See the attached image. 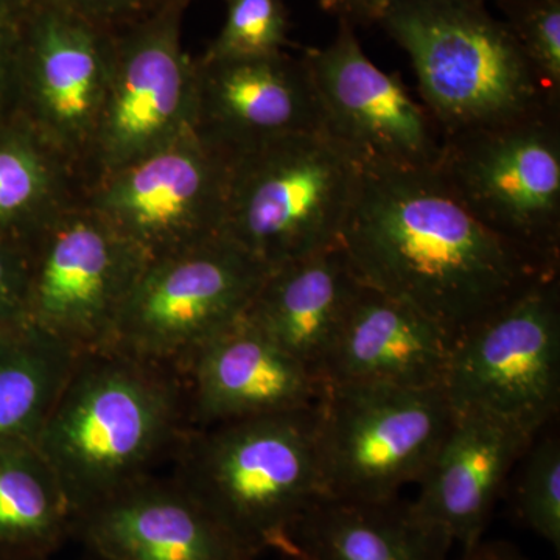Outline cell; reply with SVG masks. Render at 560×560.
<instances>
[{"label": "cell", "mask_w": 560, "mask_h": 560, "mask_svg": "<svg viewBox=\"0 0 560 560\" xmlns=\"http://www.w3.org/2000/svg\"><path fill=\"white\" fill-rule=\"evenodd\" d=\"M341 246L364 285L458 337L559 264L534 256L459 201L436 167H361Z\"/></svg>", "instance_id": "obj_1"}, {"label": "cell", "mask_w": 560, "mask_h": 560, "mask_svg": "<svg viewBox=\"0 0 560 560\" xmlns=\"http://www.w3.org/2000/svg\"><path fill=\"white\" fill-rule=\"evenodd\" d=\"M172 368L105 348L77 353L35 438L77 517L153 475L190 433Z\"/></svg>", "instance_id": "obj_2"}, {"label": "cell", "mask_w": 560, "mask_h": 560, "mask_svg": "<svg viewBox=\"0 0 560 560\" xmlns=\"http://www.w3.org/2000/svg\"><path fill=\"white\" fill-rule=\"evenodd\" d=\"M318 404L191 429L175 455L173 480L257 558L282 551L302 515L326 499Z\"/></svg>", "instance_id": "obj_3"}, {"label": "cell", "mask_w": 560, "mask_h": 560, "mask_svg": "<svg viewBox=\"0 0 560 560\" xmlns=\"http://www.w3.org/2000/svg\"><path fill=\"white\" fill-rule=\"evenodd\" d=\"M377 24L410 57L442 138L559 108L485 0H394Z\"/></svg>", "instance_id": "obj_4"}, {"label": "cell", "mask_w": 560, "mask_h": 560, "mask_svg": "<svg viewBox=\"0 0 560 560\" xmlns=\"http://www.w3.org/2000/svg\"><path fill=\"white\" fill-rule=\"evenodd\" d=\"M361 165L324 131L231 158L223 237L271 270L341 245Z\"/></svg>", "instance_id": "obj_5"}, {"label": "cell", "mask_w": 560, "mask_h": 560, "mask_svg": "<svg viewBox=\"0 0 560 560\" xmlns=\"http://www.w3.org/2000/svg\"><path fill=\"white\" fill-rule=\"evenodd\" d=\"M455 416L444 388L326 383L316 407L326 499H397L422 478Z\"/></svg>", "instance_id": "obj_6"}, {"label": "cell", "mask_w": 560, "mask_h": 560, "mask_svg": "<svg viewBox=\"0 0 560 560\" xmlns=\"http://www.w3.org/2000/svg\"><path fill=\"white\" fill-rule=\"evenodd\" d=\"M442 388L455 411L485 412L539 434L560 408L559 275L460 331Z\"/></svg>", "instance_id": "obj_7"}, {"label": "cell", "mask_w": 560, "mask_h": 560, "mask_svg": "<svg viewBox=\"0 0 560 560\" xmlns=\"http://www.w3.org/2000/svg\"><path fill=\"white\" fill-rule=\"evenodd\" d=\"M436 171L490 231L559 264V108L445 136Z\"/></svg>", "instance_id": "obj_8"}, {"label": "cell", "mask_w": 560, "mask_h": 560, "mask_svg": "<svg viewBox=\"0 0 560 560\" xmlns=\"http://www.w3.org/2000/svg\"><path fill=\"white\" fill-rule=\"evenodd\" d=\"M28 327L75 352L108 348L145 256L81 200L27 241Z\"/></svg>", "instance_id": "obj_9"}, {"label": "cell", "mask_w": 560, "mask_h": 560, "mask_svg": "<svg viewBox=\"0 0 560 560\" xmlns=\"http://www.w3.org/2000/svg\"><path fill=\"white\" fill-rule=\"evenodd\" d=\"M268 271L223 235L147 261L108 348L178 371L245 315Z\"/></svg>", "instance_id": "obj_10"}, {"label": "cell", "mask_w": 560, "mask_h": 560, "mask_svg": "<svg viewBox=\"0 0 560 560\" xmlns=\"http://www.w3.org/2000/svg\"><path fill=\"white\" fill-rule=\"evenodd\" d=\"M230 176L231 158L194 128L92 176L83 200L150 261L223 235Z\"/></svg>", "instance_id": "obj_11"}, {"label": "cell", "mask_w": 560, "mask_h": 560, "mask_svg": "<svg viewBox=\"0 0 560 560\" xmlns=\"http://www.w3.org/2000/svg\"><path fill=\"white\" fill-rule=\"evenodd\" d=\"M191 0H162L116 33L113 66L88 180L195 128V58L183 47Z\"/></svg>", "instance_id": "obj_12"}, {"label": "cell", "mask_w": 560, "mask_h": 560, "mask_svg": "<svg viewBox=\"0 0 560 560\" xmlns=\"http://www.w3.org/2000/svg\"><path fill=\"white\" fill-rule=\"evenodd\" d=\"M18 116L86 175L108 90L116 33L32 0L14 22Z\"/></svg>", "instance_id": "obj_13"}, {"label": "cell", "mask_w": 560, "mask_h": 560, "mask_svg": "<svg viewBox=\"0 0 560 560\" xmlns=\"http://www.w3.org/2000/svg\"><path fill=\"white\" fill-rule=\"evenodd\" d=\"M302 58L318 95L323 131L361 167H436V121L399 77L368 58L350 22L340 20L335 38Z\"/></svg>", "instance_id": "obj_14"}, {"label": "cell", "mask_w": 560, "mask_h": 560, "mask_svg": "<svg viewBox=\"0 0 560 560\" xmlns=\"http://www.w3.org/2000/svg\"><path fill=\"white\" fill-rule=\"evenodd\" d=\"M195 130L230 158L301 132L323 131L304 58H195Z\"/></svg>", "instance_id": "obj_15"}, {"label": "cell", "mask_w": 560, "mask_h": 560, "mask_svg": "<svg viewBox=\"0 0 560 560\" xmlns=\"http://www.w3.org/2000/svg\"><path fill=\"white\" fill-rule=\"evenodd\" d=\"M191 429L315 407L326 383L245 316L202 345L178 371Z\"/></svg>", "instance_id": "obj_16"}, {"label": "cell", "mask_w": 560, "mask_h": 560, "mask_svg": "<svg viewBox=\"0 0 560 560\" xmlns=\"http://www.w3.org/2000/svg\"><path fill=\"white\" fill-rule=\"evenodd\" d=\"M101 560H256L175 480L143 478L75 521Z\"/></svg>", "instance_id": "obj_17"}, {"label": "cell", "mask_w": 560, "mask_h": 560, "mask_svg": "<svg viewBox=\"0 0 560 560\" xmlns=\"http://www.w3.org/2000/svg\"><path fill=\"white\" fill-rule=\"evenodd\" d=\"M537 434L478 411H456L419 480L412 512L463 551L480 544L512 467Z\"/></svg>", "instance_id": "obj_18"}, {"label": "cell", "mask_w": 560, "mask_h": 560, "mask_svg": "<svg viewBox=\"0 0 560 560\" xmlns=\"http://www.w3.org/2000/svg\"><path fill=\"white\" fill-rule=\"evenodd\" d=\"M453 341L422 313L363 283L330 350L323 381L442 388Z\"/></svg>", "instance_id": "obj_19"}, {"label": "cell", "mask_w": 560, "mask_h": 560, "mask_svg": "<svg viewBox=\"0 0 560 560\" xmlns=\"http://www.w3.org/2000/svg\"><path fill=\"white\" fill-rule=\"evenodd\" d=\"M361 287L338 245L271 268L243 316L323 381Z\"/></svg>", "instance_id": "obj_20"}, {"label": "cell", "mask_w": 560, "mask_h": 560, "mask_svg": "<svg viewBox=\"0 0 560 560\" xmlns=\"http://www.w3.org/2000/svg\"><path fill=\"white\" fill-rule=\"evenodd\" d=\"M451 548L405 501L323 499L280 552L293 560H447Z\"/></svg>", "instance_id": "obj_21"}, {"label": "cell", "mask_w": 560, "mask_h": 560, "mask_svg": "<svg viewBox=\"0 0 560 560\" xmlns=\"http://www.w3.org/2000/svg\"><path fill=\"white\" fill-rule=\"evenodd\" d=\"M86 175L21 116L0 124V238L27 242L83 198Z\"/></svg>", "instance_id": "obj_22"}, {"label": "cell", "mask_w": 560, "mask_h": 560, "mask_svg": "<svg viewBox=\"0 0 560 560\" xmlns=\"http://www.w3.org/2000/svg\"><path fill=\"white\" fill-rule=\"evenodd\" d=\"M73 528L72 506L35 441L0 442V552L50 559Z\"/></svg>", "instance_id": "obj_23"}, {"label": "cell", "mask_w": 560, "mask_h": 560, "mask_svg": "<svg viewBox=\"0 0 560 560\" xmlns=\"http://www.w3.org/2000/svg\"><path fill=\"white\" fill-rule=\"evenodd\" d=\"M77 353L32 327L0 337V442L35 441Z\"/></svg>", "instance_id": "obj_24"}, {"label": "cell", "mask_w": 560, "mask_h": 560, "mask_svg": "<svg viewBox=\"0 0 560 560\" xmlns=\"http://www.w3.org/2000/svg\"><path fill=\"white\" fill-rule=\"evenodd\" d=\"M514 512L525 528L560 550V441L555 434L530 442L522 456Z\"/></svg>", "instance_id": "obj_25"}, {"label": "cell", "mask_w": 560, "mask_h": 560, "mask_svg": "<svg viewBox=\"0 0 560 560\" xmlns=\"http://www.w3.org/2000/svg\"><path fill=\"white\" fill-rule=\"evenodd\" d=\"M289 13L283 0H226V16L205 51L212 58L264 57L289 43Z\"/></svg>", "instance_id": "obj_26"}, {"label": "cell", "mask_w": 560, "mask_h": 560, "mask_svg": "<svg viewBox=\"0 0 560 560\" xmlns=\"http://www.w3.org/2000/svg\"><path fill=\"white\" fill-rule=\"evenodd\" d=\"M504 22L545 86L560 97V0H529L504 11Z\"/></svg>", "instance_id": "obj_27"}, {"label": "cell", "mask_w": 560, "mask_h": 560, "mask_svg": "<svg viewBox=\"0 0 560 560\" xmlns=\"http://www.w3.org/2000/svg\"><path fill=\"white\" fill-rule=\"evenodd\" d=\"M27 242L0 238V337L27 329Z\"/></svg>", "instance_id": "obj_28"}, {"label": "cell", "mask_w": 560, "mask_h": 560, "mask_svg": "<svg viewBox=\"0 0 560 560\" xmlns=\"http://www.w3.org/2000/svg\"><path fill=\"white\" fill-rule=\"evenodd\" d=\"M55 5L117 33L142 20L158 5V0H49Z\"/></svg>", "instance_id": "obj_29"}, {"label": "cell", "mask_w": 560, "mask_h": 560, "mask_svg": "<svg viewBox=\"0 0 560 560\" xmlns=\"http://www.w3.org/2000/svg\"><path fill=\"white\" fill-rule=\"evenodd\" d=\"M18 114V50L14 22L0 16V124Z\"/></svg>", "instance_id": "obj_30"}, {"label": "cell", "mask_w": 560, "mask_h": 560, "mask_svg": "<svg viewBox=\"0 0 560 560\" xmlns=\"http://www.w3.org/2000/svg\"><path fill=\"white\" fill-rule=\"evenodd\" d=\"M393 2L394 0H323L320 5L355 27L357 24H377Z\"/></svg>", "instance_id": "obj_31"}, {"label": "cell", "mask_w": 560, "mask_h": 560, "mask_svg": "<svg viewBox=\"0 0 560 560\" xmlns=\"http://www.w3.org/2000/svg\"><path fill=\"white\" fill-rule=\"evenodd\" d=\"M459 560H529L517 547L508 541H480L470 550L463 551Z\"/></svg>", "instance_id": "obj_32"}, {"label": "cell", "mask_w": 560, "mask_h": 560, "mask_svg": "<svg viewBox=\"0 0 560 560\" xmlns=\"http://www.w3.org/2000/svg\"><path fill=\"white\" fill-rule=\"evenodd\" d=\"M31 3L32 0H0V16L16 22Z\"/></svg>", "instance_id": "obj_33"}, {"label": "cell", "mask_w": 560, "mask_h": 560, "mask_svg": "<svg viewBox=\"0 0 560 560\" xmlns=\"http://www.w3.org/2000/svg\"><path fill=\"white\" fill-rule=\"evenodd\" d=\"M486 3L493 2L501 11L514 9V7L522 5V3L529 2V0H485Z\"/></svg>", "instance_id": "obj_34"}, {"label": "cell", "mask_w": 560, "mask_h": 560, "mask_svg": "<svg viewBox=\"0 0 560 560\" xmlns=\"http://www.w3.org/2000/svg\"><path fill=\"white\" fill-rule=\"evenodd\" d=\"M0 560H50V559L21 558V556H13V555H7V552H0Z\"/></svg>", "instance_id": "obj_35"}, {"label": "cell", "mask_w": 560, "mask_h": 560, "mask_svg": "<svg viewBox=\"0 0 560 560\" xmlns=\"http://www.w3.org/2000/svg\"><path fill=\"white\" fill-rule=\"evenodd\" d=\"M158 2H162V0H158Z\"/></svg>", "instance_id": "obj_36"}, {"label": "cell", "mask_w": 560, "mask_h": 560, "mask_svg": "<svg viewBox=\"0 0 560 560\" xmlns=\"http://www.w3.org/2000/svg\"><path fill=\"white\" fill-rule=\"evenodd\" d=\"M319 2H323V0H319Z\"/></svg>", "instance_id": "obj_37"}]
</instances>
